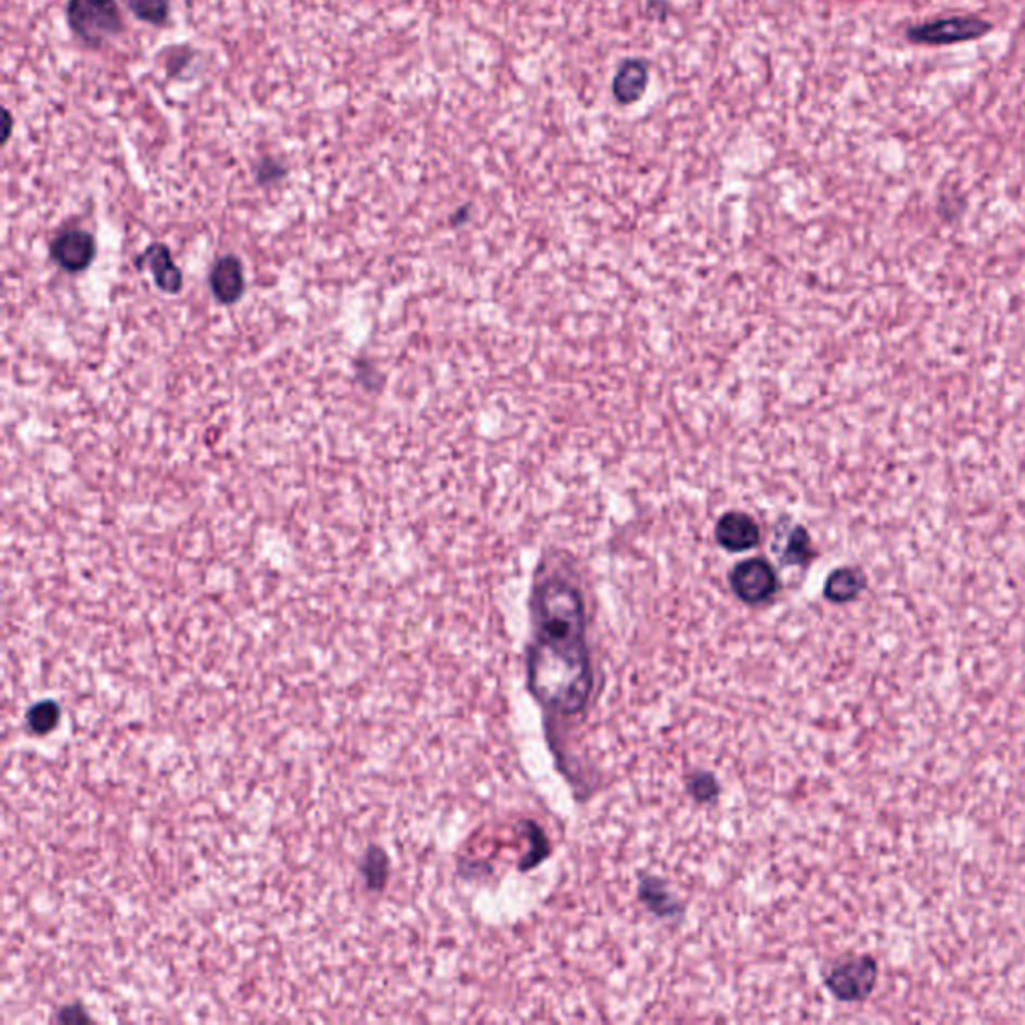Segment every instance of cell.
<instances>
[{
  "label": "cell",
  "instance_id": "5",
  "mask_svg": "<svg viewBox=\"0 0 1025 1025\" xmlns=\"http://www.w3.org/2000/svg\"><path fill=\"white\" fill-rule=\"evenodd\" d=\"M877 982V965L875 961L851 960L835 965L828 975V987L835 994V998L844 1001L863 1000Z\"/></svg>",
  "mask_w": 1025,
  "mask_h": 1025
},
{
  "label": "cell",
  "instance_id": "10",
  "mask_svg": "<svg viewBox=\"0 0 1025 1025\" xmlns=\"http://www.w3.org/2000/svg\"><path fill=\"white\" fill-rule=\"evenodd\" d=\"M866 589V575L854 567H840L825 581V598L833 603H847Z\"/></svg>",
  "mask_w": 1025,
  "mask_h": 1025
},
{
  "label": "cell",
  "instance_id": "3",
  "mask_svg": "<svg viewBox=\"0 0 1025 1025\" xmlns=\"http://www.w3.org/2000/svg\"><path fill=\"white\" fill-rule=\"evenodd\" d=\"M989 30H991V23H987L982 16L963 14V16H946V18H935L922 25L911 26L906 37L913 44L948 47V44L982 39Z\"/></svg>",
  "mask_w": 1025,
  "mask_h": 1025
},
{
  "label": "cell",
  "instance_id": "12",
  "mask_svg": "<svg viewBox=\"0 0 1025 1025\" xmlns=\"http://www.w3.org/2000/svg\"><path fill=\"white\" fill-rule=\"evenodd\" d=\"M61 723V707L56 701H37L26 712V726L35 735H49Z\"/></svg>",
  "mask_w": 1025,
  "mask_h": 1025
},
{
  "label": "cell",
  "instance_id": "15",
  "mask_svg": "<svg viewBox=\"0 0 1025 1025\" xmlns=\"http://www.w3.org/2000/svg\"><path fill=\"white\" fill-rule=\"evenodd\" d=\"M56 1020L63 1022V1024H80V1022H91V1015L87 1013V1010L82 1005H65L61 1008L59 1013H56Z\"/></svg>",
  "mask_w": 1025,
  "mask_h": 1025
},
{
  "label": "cell",
  "instance_id": "1",
  "mask_svg": "<svg viewBox=\"0 0 1025 1025\" xmlns=\"http://www.w3.org/2000/svg\"><path fill=\"white\" fill-rule=\"evenodd\" d=\"M535 611L537 637L527 667L533 693L558 714H579L593 689L584 598L572 584L547 579L537 587Z\"/></svg>",
  "mask_w": 1025,
  "mask_h": 1025
},
{
  "label": "cell",
  "instance_id": "8",
  "mask_svg": "<svg viewBox=\"0 0 1025 1025\" xmlns=\"http://www.w3.org/2000/svg\"><path fill=\"white\" fill-rule=\"evenodd\" d=\"M208 283H210L213 295L217 297L219 303L233 305V303L241 299V295L245 291L243 262L233 255L221 257L213 265L210 274H208Z\"/></svg>",
  "mask_w": 1025,
  "mask_h": 1025
},
{
  "label": "cell",
  "instance_id": "4",
  "mask_svg": "<svg viewBox=\"0 0 1025 1025\" xmlns=\"http://www.w3.org/2000/svg\"><path fill=\"white\" fill-rule=\"evenodd\" d=\"M729 584L733 593L749 605L769 601L778 593L779 587L776 569L761 558L745 559L738 563L729 575Z\"/></svg>",
  "mask_w": 1025,
  "mask_h": 1025
},
{
  "label": "cell",
  "instance_id": "14",
  "mask_svg": "<svg viewBox=\"0 0 1025 1025\" xmlns=\"http://www.w3.org/2000/svg\"><path fill=\"white\" fill-rule=\"evenodd\" d=\"M137 18L151 25H163L170 11V0H127Z\"/></svg>",
  "mask_w": 1025,
  "mask_h": 1025
},
{
  "label": "cell",
  "instance_id": "7",
  "mask_svg": "<svg viewBox=\"0 0 1025 1025\" xmlns=\"http://www.w3.org/2000/svg\"><path fill=\"white\" fill-rule=\"evenodd\" d=\"M715 539L717 543L731 551V553H743L757 547L761 533L759 525L753 517L741 511H731L726 513L715 525Z\"/></svg>",
  "mask_w": 1025,
  "mask_h": 1025
},
{
  "label": "cell",
  "instance_id": "6",
  "mask_svg": "<svg viewBox=\"0 0 1025 1025\" xmlns=\"http://www.w3.org/2000/svg\"><path fill=\"white\" fill-rule=\"evenodd\" d=\"M97 253L91 233L82 229H65L52 239L51 257L68 273L85 271Z\"/></svg>",
  "mask_w": 1025,
  "mask_h": 1025
},
{
  "label": "cell",
  "instance_id": "2",
  "mask_svg": "<svg viewBox=\"0 0 1025 1025\" xmlns=\"http://www.w3.org/2000/svg\"><path fill=\"white\" fill-rule=\"evenodd\" d=\"M66 18L78 39L91 47H99L123 30L117 0H68Z\"/></svg>",
  "mask_w": 1025,
  "mask_h": 1025
},
{
  "label": "cell",
  "instance_id": "11",
  "mask_svg": "<svg viewBox=\"0 0 1025 1025\" xmlns=\"http://www.w3.org/2000/svg\"><path fill=\"white\" fill-rule=\"evenodd\" d=\"M359 870H361V877H363L367 889L383 892L387 887L390 875V861L387 851L381 849L379 845H371L364 851Z\"/></svg>",
  "mask_w": 1025,
  "mask_h": 1025
},
{
  "label": "cell",
  "instance_id": "13",
  "mask_svg": "<svg viewBox=\"0 0 1025 1025\" xmlns=\"http://www.w3.org/2000/svg\"><path fill=\"white\" fill-rule=\"evenodd\" d=\"M813 555L816 553L811 547L809 533L805 531L804 527H793L785 547L781 549V561L787 565H805Z\"/></svg>",
  "mask_w": 1025,
  "mask_h": 1025
},
{
  "label": "cell",
  "instance_id": "9",
  "mask_svg": "<svg viewBox=\"0 0 1025 1025\" xmlns=\"http://www.w3.org/2000/svg\"><path fill=\"white\" fill-rule=\"evenodd\" d=\"M139 262L149 267V271L155 277L156 285L161 286L165 293L177 295L182 289L181 269L172 262L169 248L165 245H151L141 255Z\"/></svg>",
  "mask_w": 1025,
  "mask_h": 1025
}]
</instances>
